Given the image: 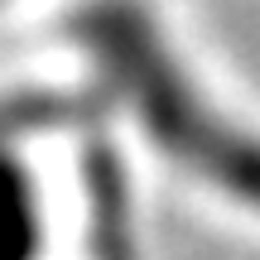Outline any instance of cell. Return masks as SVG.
<instances>
[{"label":"cell","mask_w":260,"mask_h":260,"mask_svg":"<svg viewBox=\"0 0 260 260\" xmlns=\"http://www.w3.org/2000/svg\"><path fill=\"white\" fill-rule=\"evenodd\" d=\"M96 77L154 154L260 212V135L241 125L145 0H92L73 24Z\"/></svg>","instance_id":"cell-1"}]
</instances>
